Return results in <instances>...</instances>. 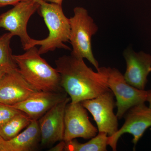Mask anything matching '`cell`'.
I'll return each instance as SVG.
<instances>
[{"mask_svg": "<svg viewBox=\"0 0 151 151\" xmlns=\"http://www.w3.org/2000/svg\"><path fill=\"white\" fill-rule=\"evenodd\" d=\"M55 63L60 76V86L69 95L71 103L93 99L110 90L105 76L93 71L83 59L71 54L64 55Z\"/></svg>", "mask_w": 151, "mask_h": 151, "instance_id": "6da1fadb", "label": "cell"}, {"mask_svg": "<svg viewBox=\"0 0 151 151\" xmlns=\"http://www.w3.org/2000/svg\"><path fill=\"white\" fill-rule=\"evenodd\" d=\"M18 70L32 86L38 91H64L60 85V76L41 56L38 49L33 47L23 54L13 55Z\"/></svg>", "mask_w": 151, "mask_h": 151, "instance_id": "7a4b0ae2", "label": "cell"}, {"mask_svg": "<svg viewBox=\"0 0 151 151\" xmlns=\"http://www.w3.org/2000/svg\"><path fill=\"white\" fill-rule=\"evenodd\" d=\"M39 4L40 14L49 31L47 37L41 40L34 39L32 47L39 45L40 54L54 51L56 49L69 50L65 42L69 41L70 26L69 19L65 16L62 5L47 2L43 0H36Z\"/></svg>", "mask_w": 151, "mask_h": 151, "instance_id": "3957f363", "label": "cell"}, {"mask_svg": "<svg viewBox=\"0 0 151 151\" xmlns=\"http://www.w3.org/2000/svg\"><path fill=\"white\" fill-rule=\"evenodd\" d=\"M74 15L69 19L70 38L72 47L71 55L76 57L87 59L96 69L99 63L92 52V38L98 30L97 25L86 9L77 7L73 10Z\"/></svg>", "mask_w": 151, "mask_h": 151, "instance_id": "277c9868", "label": "cell"}, {"mask_svg": "<svg viewBox=\"0 0 151 151\" xmlns=\"http://www.w3.org/2000/svg\"><path fill=\"white\" fill-rule=\"evenodd\" d=\"M97 70L105 76L108 87L116 97V115L119 119L132 107L147 102L151 94V90H141L128 84L124 76L116 68L99 67Z\"/></svg>", "mask_w": 151, "mask_h": 151, "instance_id": "5b68a950", "label": "cell"}, {"mask_svg": "<svg viewBox=\"0 0 151 151\" xmlns=\"http://www.w3.org/2000/svg\"><path fill=\"white\" fill-rule=\"evenodd\" d=\"M39 6L36 0L22 1L0 15V28L8 31L14 36L19 37L25 51L31 48L34 40L28 34V22Z\"/></svg>", "mask_w": 151, "mask_h": 151, "instance_id": "8992f818", "label": "cell"}, {"mask_svg": "<svg viewBox=\"0 0 151 151\" xmlns=\"http://www.w3.org/2000/svg\"><path fill=\"white\" fill-rule=\"evenodd\" d=\"M86 110L90 112L97 124L98 132L112 136L119 130L118 118L113 112L116 105L114 94L111 90L97 97L81 102Z\"/></svg>", "mask_w": 151, "mask_h": 151, "instance_id": "52a82bcc", "label": "cell"}, {"mask_svg": "<svg viewBox=\"0 0 151 151\" xmlns=\"http://www.w3.org/2000/svg\"><path fill=\"white\" fill-rule=\"evenodd\" d=\"M125 115V122L122 128L114 134L108 136V145L114 151L117 150L118 141L122 135L126 133L132 134V142L135 147L146 130L151 127V108L145 103L132 107Z\"/></svg>", "mask_w": 151, "mask_h": 151, "instance_id": "ba28073f", "label": "cell"}, {"mask_svg": "<svg viewBox=\"0 0 151 151\" xmlns=\"http://www.w3.org/2000/svg\"><path fill=\"white\" fill-rule=\"evenodd\" d=\"M64 139L65 142L77 138L89 139L98 132L96 127L89 121L87 110L81 103H69L64 115Z\"/></svg>", "mask_w": 151, "mask_h": 151, "instance_id": "9c48e42d", "label": "cell"}, {"mask_svg": "<svg viewBox=\"0 0 151 151\" xmlns=\"http://www.w3.org/2000/svg\"><path fill=\"white\" fill-rule=\"evenodd\" d=\"M70 102V97H68L54 105L38 121L41 145H50L63 140L65 109Z\"/></svg>", "mask_w": 151, "mask_h": 151, "instance_id": "30bf717a", "label": "cell"}, {"mask_svg": "<svg viewBox=\"0 0 151 151\" xmlns=\"http://www.w3.org/2000/svg\"><path fill=\"white\" fill-rule=\"evenodd\" d=\"M38 91L26 81L17 68H15L6 73L0 80V103L15 105Z\"/></svg>", "mask_w": 151, "mask_h": 151, "instance_id": "8fae6325", "label": "cell"}, {"mask_svg": "<svg viewBox=\"0 0 151 151\" xmlns=\"http://www.w3.org/2000/svg\"><path fill=\"white\" fill-rule=\"evenodd\" d=\"M124 55L127 63L125 80L135 88L145 90L151 72V55L143 52L137 53L131 48L126 49Z\"/></svg>", "mask_w": 151, "mask_h": 151, "instance_id": "7c38bea8", "label": "cell"}, {"mask_svg": "<svg viewBox=\"0 0 151 151\" xmlns=\"http://www.w3.org/2000/svg\"><path fill=\"white\" fill-rule=\"evenodd\" d=\"M67 95L65 91H38L27 99L11 106L25 113L32 120H37L54 105L67 98Z\"/></svg>", "mask_w": 151, "mask_h": 151, "instance_id": "4fadbf2b", "label": "cell"}, {"mask_svg": "<svg viewBox=\"0 0 151 151\" xmlns=\"http://www.w3.org/2000/svg\"><path fill=\"white\" fill-rule=\"evenodd\" d=\"M40 140L38 122L32 120L23 132L11 139L5 140L3 151H34Z\"/></svg>", "mask_w": 151, "mask_h": 151, "instance_id": "5bb4252c", "label": "cell"}, {"mask_svg": "<svg viewBox=\"0 0 151 151\" xmlns=\"http://www.w3.org/2000/svg\"><path fill=\"white\" fill-rule=\"evenodd\" d=\"M108 136L103 132H98L97 135L86 143L79 142L76 139L65 142L64 151H106L108 145Z\"/></svg>", "mask_w": 151, "mask_h": 151, "instance_id": "9a60e30c", "label": "cell"}, {"mask_svg": "<svg viewBox=\"0 0 151 151\" xmlns=\"http://www.w3.org/2000/svg\"><path fill=\"white\" fill-rule=\"evenodd\" d=\"M32 120L25 113H19L0 128V135L5 140L11 139L27 127Z\"/></svg>", "mask_w": 151, "mask_h": 151, "instance_id": "2e32d148", "label": "cell"}, {"mask_svg": "<svg viewBox=\"0 0 151 151\" xmlns=\"http://www.w3.org/2000/svg\"><path fill=\"white\" fill-rule=\"evenodd\" d=\"M13 36L9 32L0 37V67L17 68L13 59L10 47L11 40Z\"/></svg>", "mask_w": 151, "mask_h": 151, "instance_id": "e0dca14e", "label": "cell"}, {"mask_svg": "<svg viewBox=\"0 0 151 151\" xmlns=\"http://www.w3.org/2000/svg\"><path fill=\"white\" fill-rule=\"evenodd\" d=\"M21 111L11 105L0 103V128Z\"/></svg>", "mask_w": 151, "mask_h": 151, "instance_id": "ac0fdd59", "label": "cell"}, {"mask_svg": "<svg viewBox=\"0 0 151 151\" xmlns=\"http://www.w3.org/2000/svg\"><path fill=\"white\" fill-rule=\"evenodd\" d=\"M29 0H0V7L8 5H15L22 1Z\"/></svg>", "mask_w": 151, "mask_h": 151, "instance_id": "d6986e66", "label": "cell"}, {"mask_svg": "<svg viewBox=\"0 0 151 151\" xmlns=\"http://www.w3.org/2000/svg\"><path fill=\"white\" fill-rule=\"evenodd\" d=\"M66 142L64 140L60 141L57 145L52 147L48 150L49 151H64Z\"/></svg>", "mask_w": 151, "mask_h": 151, "instance_id": "ffe728a7", "label": "cell"}, {"mask_svg": "<svg viewBox=\"0 0 151 151\" xmlns=\"http://www.w3.org/2000/svg\"><path fill=\"white\" fill-rule=\"evenodd\" d=\"M15 68H12L9 67H0V80H1L2 78L10 70H12Z\"/></svg>", "mask_w": 151, "mask_h": 151, "instance_id": "44dd1931", "label": "cell"}, {"mask_svg": "<svg viewBox=\"0 0 151 151\" xmlns=\"http://www.w3.org/2000/svg\"><path fill=\"white\" fill-rule=\"evenodd\" d=\"M43 1L47 2L54 3V4L62 5L63 0H43Z\"/></svg>", "mask_w": 151, "mask_h": 151, "instance_id": "7402d4cb", "label": "cell"}, {"mask_svg": "<svg viewBox=\"0 0 151 151\" xmlns=\"http://www.w3.org/2000/svg\"><path fill=\"white\" fill-rule=\"evenodd\" d=\"M5 140L0 135V151H3L4 150Z\"/></svg>", "mask_w": 151, "mask_h": 151, "instance_id": "603a6c76", "label": "cell"}, {"mask_svg": "<svg viewBox=\"0 0 151 151\" xmlns=\"http://www.w3.org/2000/svg\"><path fill=\"white\" fill-rule=\"evenodd\" d=\"M147 102H148L149 103V107L151 108V94L149 96L148 98Z\"/></svg>", "mask_w": 151, "mask_h": 151, "instance_id": "cb8c5ba5", "label": "cell"}]
</instances>
